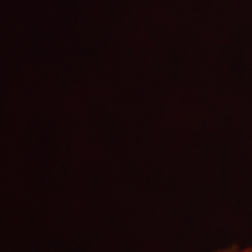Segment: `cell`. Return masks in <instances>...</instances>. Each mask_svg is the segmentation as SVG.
Wrapping results in <instances>:
<instances>
[{"instance_id":"cell-1","label":"cell","mask_w":252,"mask_h":252,"mask_svg":"<svg viewBox=\"0 0 252 252\" xmlns=\"http://www.w3.org/2000/svg\"><path fill=\"white\" fill-rule=\"evenodd\" d=\"M212 252H252V244L250 245H240V244H231L227 247L217 248Z\"/></svg>"}]
</instances>
